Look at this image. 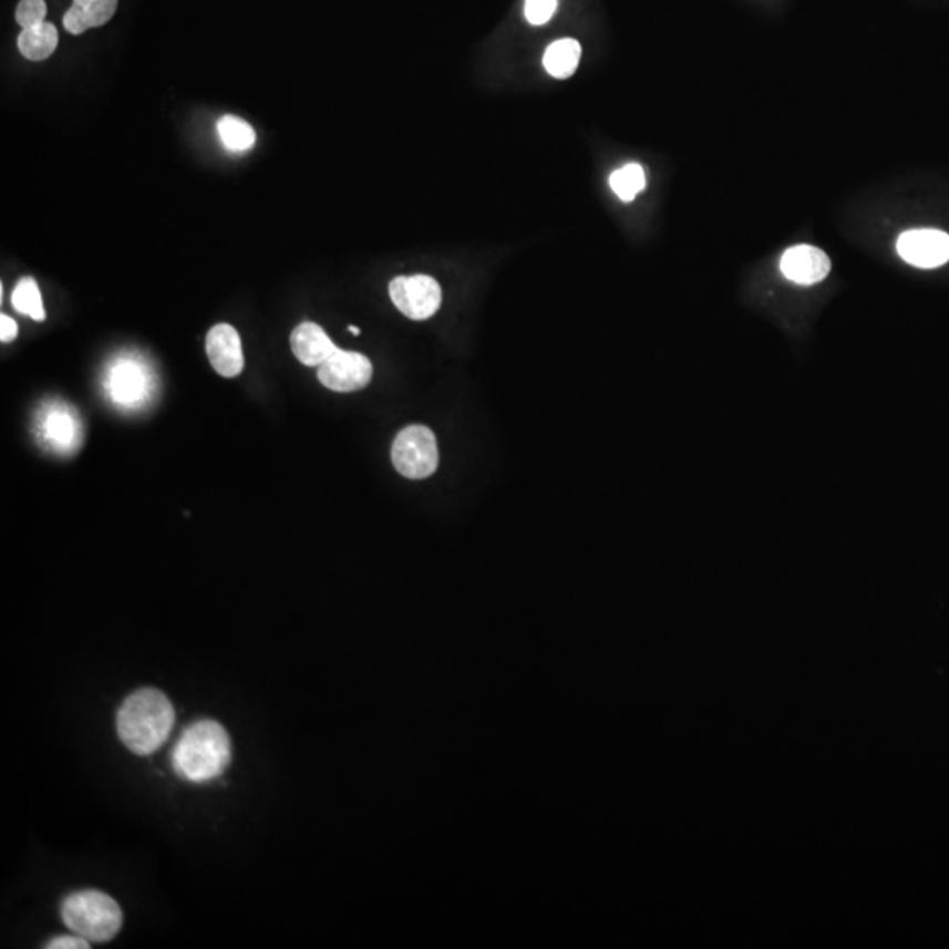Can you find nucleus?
<instances>
[{
    "instance_id": "nucleus-21",
    "label": "nucleus",
    "mask_w": 949,
    "mask_h": 949,
    "mask_svg": "<svg viewBox=\"0 0 949 949\" xmlns=\"http://www.w3.org/2000/svg\"><path fill=\"white\" fill-rule=\"evenodd\" d=\"M47 948L52 949H89L90 941H86L85 937L78 936H62L56 937L53 941L48 942Z\"/></svg>"
},
{
    "instance_id": "nucleus-12",
    "label": "nucleus",
    "mask_w": 949,
    "mask_h": 949,
    "mask_svg": "<svg viewBox=\"0 0 949 949\" xmlns=\"http://www.w3.org/2000/svg\"><path fill=\"white\" fill-rule=\"evenodd\" d=\"M290 347L302 364L317 368L324 364L338 350L331 338L326 334L324 329L313 324V322H302L292 331Z\"/></svg>"
},
{
    "instance_id": "nucleus-9",
    "label": "nucleus",
    "mask_w": 949,
    "mask_h": 949,
    "mask_svg": "<svg viewBox=\"0 0 949 949\" xmlns=\"http://www.w3.org/2000/svg\"><path fill=\"white\" fill-rule=\"evenodd\" d=\"M898 256L907 265L933 269L949 260V236L937 229L906 230L897 241Z\"/></svg>"
},
{
    "instance_id": "nucleus-2",
    "label": "nucleus",
    "mask_w": 949,
    "mask_h": 949,
    "mask_svg": "<svg viewBox=\"0 0 949 949\" xmlns=\"http://www.w3.org/2000/svg\"><path fill=\"white\" fill-rule=\"evenodd\" d=\"M171 762L176 774L188 783L217 780L230 763L229 733L218 721H196L179 735Z\"/></svg>"
},
{
    "instance_id": "nucleus-6",
    "label": "nucleus",
    "mask_w": 949,
    "mask_h": 949,
    "mask_svg": "<svg viewBox=\"0 0 949 949\" xmlns=\"http://www.w3.org/2000/svg\"><path fill=\"white\" fill-rule=\"evenodd\" d=\"M392 464L406 478L421 481L439 468V445L426 426H410L392 443Z\"/></svg>"
},
{
    "instance_id": "nucleus-1",
    "label": "nucleus",
    "mask_w": 949,
    "mask_h": 949,
    "mask_svg": "<svg viewBox=\"0 0 949 949\" xmlns=\"http://www.w3.org/2000/svg\"><path fill=\"white\" fill-rule=\"evenodd\" d=\"M175 720V706L166 694L155 688H143L120 706L116 732L128 751L149 756L169 739Z\"/></svg>"
},
{
    "instance_id": "nucleus-16",
    "label": "nucleus",
    "mask_w": 949,
    "mask_h": 949,
    "mask_svg": "<svg viewBox=\"0 0 949 949\" xmlns=\"http://www.w3.org/2000/svg\"><path fill=\"white\" fill-rule=\"evenodd\" d=\"M11 302H13V308L18 313H23L35 322H43L47 319L41 290H39L38 281L32 277H25L18 281L13 296H11Z\"/></svg>"
},
{
    "instance_id": "nucleus-14",
    "label": "nucleus",
    "mask_w": 949,
    "mask_h": 949,
    "mask_svg": "<svg viewBox=\"0 0 949 949\" xmlns=\"http://www.w3.org/2000/svg\"><path fill=\"white\" fill-rule=\"evenodd\" d=\"M56 44L59 32L55 25L48 22L22 29V34L18 35V50L32 62L50 59L56 50Z\"/></svg>"
},
{
    "instance_id": "nucleus-5",
    "label": "nucleus",
    "mask_w": 949,
    "mask_h": 949,
    "mask_svg": "<svg viewBox=\"0 0 949 949\" xmlns=\"http://www.w3.org/2000/svg\"><path fill=\"white\" fill-rule=\"evenodd\" d=\"M35 436L48 451L60 456H71L82 447L83 426L80 415L64 401H48L35 415Z\"/></svg>"
},
{
    "instance_id": "nucleus-8",
    "label": "nucleus",
    "mask_w": 949,
    "mask_h": 949,
    "mask_svg": "<svg viewBox=\"0 0 949 949\" xmlns=\"http://www.w3.org/2000/svg\"><path fill=\"white\" fill-rule=\"evenodd\" d=\"M373 376V367L367 355L338 349L320 364L319 380L334 392H353L367 388Z\"/></svg>"
},
{
    "instance_id": "nucleus-17",
    "label": "nucleus",
    "mask_w": 949,
    "mask_h": 949,
    "mask_svg": "<svg viewBox=\"0 0 949 949\" xmlns=\"http://www.w3.org/2000/svg\"><path fill=\"white\" fill-rule=\"evenodd\" d=\"M218 136L230 152H245L256 143V131L238 116H221L217 124Z\"/></svg>"
},
{
    "instance_id": "nucleus-18",
    "label": "nucleus",
    "mask_w": 949,
    "mask_h": 949,
    "mask_svg": "<svg viewBox=\"0 0 949 949\" xmlns=\"http://www.w3.org/2000/svg\"><path fill=\"white\" fill-rule=\"evenodd\" d=\"M610 187L619 199L630 203L646 188V171L640 164H626L621 169L613 171Z\"/></svg>"
},
{
    "instance_id": "nucleus-23",
    "label": "nucleus",
    "mask_w": 949,
    "mask_h": 949,
    "mask_svg": "<svg viewBox=\"0 0 949 949\" xmlns=\"http://www.w3.org/2000/svg\"><path fill=\"white\" fill-rule=\"evenodd\" d=\"M349 331L352 332V334H355V337H358V334H361V329L355 328V326H350Z\"/></svg>"
},
{
    "instance_id": "nucleus-19",
    "label": "nucleus",
    "mask_w": 949,
    "mask_h": 949,
    "mask_svg": "<svg viewBox=\"0 0 949 949\" xmlns=\"http://www.w3.org/2000/svg\"><path fill=\"white\" fill-rule=\"evenodd\" d=\"M48 8L44 0H20L17 8V22L22 29L39 25L47 18Z\"/></svg>"
},
{
    "instance_id": "nucleus-20",
    "label": "nucleus",
    "mask_w": 949,
    "mask_h": 949,
    "mask_svg": "<svg viewBox=\"0 0 949 949\" xmlns=\"http://www.w3.org/2000/svg\"><path fill=\"white\" fill-rule=\"evenodd\" d=\"M556 9H558V0H526L524 14L532 25H544L554 17Z\"/></svg>"
},
{
    "instance_id": "nucleus-4",
    "label": "nucleus",
    "mask_w": 949,
    "mask_h": 949,
    "mask_svg": "<svg viewBox=\"0 0 949 949\" xmlns=\"http://www.w3.org/2000/svg\"><path fill=\"white\" fill-rule=\"evenodd\" d=\"M104 391L120 409L145 406L155 392V375L141 359L118 358L111 362L104 376Z\"/></svg>"
},
{
    "instance_id": "nucleus-10",
    "label": "nucleus",
    "mask_w": 949,
    "mask_h": 949,
    "mask_svg": "<svg viewBox=\"0 0 949 949\" xmlns=\"http://www.w3.org/2000/svg\"><path fill=\"white\" fill-rule=\"evenodd\" d=\"M206 353L212 367L224 379H235L245 368L244 347L238 331L229 324L209 329Z\"/></svg>"
},
{
    "instance_id": "nucleus-11",
    "label": "nucleus",
    "mask_w": 949,
    "mask_h": 949,
    "mask_svg": "<svg viewBox=\"0 0 949 949\" xmlns=\"http://www.w3.org/2000/svg\"><path fill=\"white\" fill-rule=\"evenodd\" d=\"M832 262L825 251L811 245H796L784 251L781 271L787 280L798 286H814L825 280L831 272Z\"/></svg>"
},
{
    "instance_id": "nucleus-15",
    "label": "nucleus",
    "mask_w": 949,
    "mask_h": 949,
    "mask_svg": "<svg viewBox=\"0 0 949 949\" xmlns=\"http://www.w3.org/2000/svg\"><path fill=\"white\" fill-rule=\"evenodd\" d=\"M580 53H582V50H580V44L575 39H559L556 43L550 44L547 48V52H545V71L550 76L565 80V78L571 76L575 73V69L579 65Z\"/></svg>"
},
{
    "instance_id": "nucleus-13",
    "label": "nucleus",
    "mask_w": 949,
    "mask_h": 949,
    "mask_svg": "<svg viewBox=\"0 0 949 949\" xmlns=\"http://www.w3.org/2000/svg\"><path fill=\"white\" fill-rule=\"evenodd\" d=\"M118 8V0H73L64 14V27L69 34L80 35L89 29L110 22Z\"/></svg>"
},
{
    "instance_id": "nucleus-3",
    "label": "nucleus",
    "mask_w": 949,
    "mask_h": 949,
    "mask_svg": "<svg viewBox=\"0 0 949 949\" xmlns=\"http://www.w3.org/2000/svg\"><path fill=\"white\" fill-rule=\"evenodd\" d=\"M60 912L65 927L90 942L111 941L124 924V916L116 900L97 890L69 895L62 902Z\"/></svg>"
},
{
    "instance_id": "nucleus-22",
    "label": "nucleus",
    "mask_w": 949,
    "mask_h": 949,
    "mask_svg": "<svg viewBox=\"0 0 949 949\" xmlns=\"http://www.w3.org/2000/svg\"><path fill=\"white\" fill-rule=\"evenodd\" d=\"M18 337V326L11 317L0 316V340L2 343H9Z\"/></svg>"
},
{
    "instance_id": "nucleus-7",
    "label": "nucleus",
    "mask_w": 949,
    "mask_h": 949,
    "mask_svg": "<svg viewBox=\"0 0 949 949\" xmlns=\"http://www.w3.org/2000/svg\"><path fill=\"white\" fill-rule=\"evenodd\" d=\"M389 295L394 307L412 320L430 319L442 305L439 281L426 275L394 278L389 286Z\"/></svg>"
}]
</instances>
